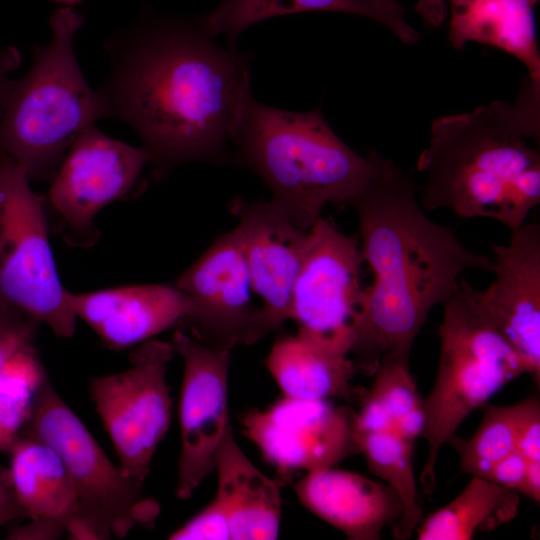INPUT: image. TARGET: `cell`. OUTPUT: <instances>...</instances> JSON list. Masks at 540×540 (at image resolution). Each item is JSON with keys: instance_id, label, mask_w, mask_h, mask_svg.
<instances>
[{"instance_id": "1", "label": "cell", "mask_w": 540, "mask_h": 540, "mask_svg": "<svg viewBox=\"0 0 540 540\" xmlns=\"http://www.w3.org/2000/svg\"><path fill=\"white\" fill-rule=\"evenodd\" d=\"M196 20L155 19L110 37L107 117L139 135L155 181L192 161L230 163L231 138L250 93L249 62L218 46Z\"/></svg>"}, {"instance_id": "2", "label": "cell", "mask_w": 540, "mask_h": 540, "mask_svg": "<svg viewBox=\"0 0 540 540\" xmlns=\"http://www.w3.org/2000/svg\"><path fill=\"white\" fill-rule=\"evenodd\" d=\"M416 193L412 178L377 153L374 173L350 204L363 262L373 272L361 291L350 350L364 375H374L381 357L409 363L430 311L459 290L462 273L493 271L492 260L424 213Z\"/></svg>"}, {"instance_id": "3", "label": "cell", "mask_w": 540, "mask_h": 540, "mask_svg": "<svg viewBox=\"0 0 540 540\" xmlns=\"http://www.w3.org/2000/svg\"><path fill=\"white\" fill-rule=\"evenodd\" d=\"M540 87L529 79L513 104L497 100L436 118L417 169L423 209L490 218L509 229L540 203Z\"/></svg>"}, {"instance_id": "4", "label": "cell", "mask_w": 540, "mask_h": 540, "mask_svg": "<svg viewBox=\"0 0 540 540\" xmlns=\"http://www.w3.org/2000/svg\"><path fill=\"white\" fill-rule=\"evenodd\" d=\"M331 129L319 109L292 112L247 101L231 138V161L254 171L272 201L309 230L322 210L350 206L376 166Z\"/></svg>"}, {"instance_id": "5", "label": "cell", "mask_w": 540, "mask_h": 540, "mask_svg": "<svg viewBox=\"0 0 540 540\" xmlns=\"http://www.w3.org/2000/svg\"><path fill=\"white\" fill-rule=\"evenodd\" d=\"M83 22L72 7L53 13L51 41L33 46L32 67L17 81L0 116V152L11 157L30 182H50L73 141L107 117L73 51V38Z\"/></svg>"}, {"instance_id": "6", "label": "cell", "mask_w": 540, "mask_h": 540, "mask_svg": "<svg viewBox=\"0 0 540 540\" xmlns=\"http://www.w3.org/2000/svg\"><path fill=\"white\" fill-rule=\"evenodd\" d=\"M439 338L436 380L422 404L421 437L428 455L420 481L428 494L435 486L438 453L462 421L508 382L530 372L482 307L478 291L463 279L443 304Z\"/></svg>"}, {"instance_id": "7", "label": "cell", "mask_w": 540, "mask_h": 540, "mask_svg": "<svg viewBox=\"0 0 540 540\" xmlns=\"http://www.w3.org/2000/svg\"><path fill=\"white\" fill-rule=\"evenodd\" d=\"M19 435L47 444L66 467L78 500L76 518L67 531L75 538H124L134 528L149 527L156 521L158 502L144 494L143 484L109 459L57 393L45 370L32 389Z\"/></svg>"}, {"instance_id": "8", "label": "cell", "mask_w": 540, "mask_h": 540, "mask_svg": "<svg viewBox=\"0 0 540 540\" xmlns=\"http://www.w3.org/2000/svg\"><path fill=\"white\" fill-rule=\"evenodd\" d=\"M46 199L0 152V311H15L71 338L76 320L49 240Z\"/></svg>"}, {"instance_id": "9", "label": "cell", "mask_w": 540, "mask_h": 540, "mask_svg": "<svg viewBox=\"0 0 540 540\" xmlns=\"http://www.w3.org/2000/svg\"><path fill=\"white\" fill-rule=\"evenodd\" d=\"M175 354L171 342L144 341L130 352L126 370L92 377L88 384L119 467L141 484L170 426L172 402L167 370Z\"/></svg>"}, {"instance_id": "10", "label": "cell", "mask_w": 540, "mask_h": 540, "mask_svg": "<svg viewBox=\"0 0 540 540\" xmlns=\"http://www.w3.org/2000/svg\"><path fill=\"white\" fill-rule=\"evenodd\" d=\"M363 259L355 237L322 216L309 230L292 292L297 335L346 353L354 339Z\"/></svg>"}, {"instance_id": "11", "label": "cell", "mask_w": 540, "mask_h": 540, "mask_svg": "<svg viewBox=\"0 0 540 540\" xmlns=\"http://www.w3.org/2000/svg\"><path fill=\"white\" fill-rule=\"evenodd\" d=\"M146 164L142 147L111 138L95 125L84 130L68 148L45 197L66 242L93 246L99 239L97 214L132 190Z\"/></svg>"}, {"instance_id": "12", "label": "cell", "mask_w": 540, "mask_h": 540, "mask_svg": "<svg viewBox=\"0 0 540 540\" xmlns=\"http://www.w3.org/2000/svg\"><path fill=\"white\" fill-rule=\"evenodd\" d=\"M174 285L193 306L179 329L203 345L231 351L265 337L236 227L219 236Z\"/></svg>"}, {"instance_id": "13", "label": "cell", "mask_w": 540, "mask_h": 540, "mask_svg": "<svg viewBox=\"0 0 540 540\" xmlns=\"http://www.w3.org/2000/svg\"><path fill=\"white\" fill-rule=\"evenodd\" d=\"M356 412L328 400L283 396L264 409L242 418L244 435L274 466L283 480L296 471L334 467L358 454Z\"/></svg>"}, {"instance_id": "14", "label": "cell", "mask_w": 540, "mask_h": 540, "mask_svg": "<svg viewBox=\"0 0 540 540\" xmlns=\"http://www.w3.org/2000/svg\"><path fill=\"white\" fill-rule=\"evenodd\" d=\"M170 342L184 363L175 495L185 500L214 471L217 451L231 425L227 396L231 355L203 345L181 329Z\"/></svg>"}, {"instance_id": "15", "label": "cell", "mask_w": 540, "mask_h": 540, "mask_svg": "<svg viewBox=\"0 0 540 540\" xmlns=\"http://www.w3.org/2000/svg\"><path fill=\"white\" fill-rule=\"evenodd\" d=\"M230 212L238 220L253 292L262 299L260 318L267 336L291 319L293 287L310 229L298 226L272 200L235 198Z\"/></svg>"}, {"instance_id": "16", "label": "cell", "mask_w": 540, "mask_h": 540, "mask_svg": "<svg viewBox=\"0 0 540 540\" xmlns=\"http://www.w3.org/2000/svg\"><path fill=\"white\" fill-rule=\"evenodd\" d=\"M507 244H494L495 278L479 301L495 326L540 379V225L510 229Z\"/></svg>"}, {"instance_id": "17", "label": "cell", "mask_w": 540, "mask_h": 540, "mask_svg": "<svg viewBox=\"0 0 540 540\" xmlns=\"http://www.w3.org/2000/svg\"><path fill=\"white\" fill-rule=\"evenodd\" d=\"M70 306L111 350H122L180 328L193 310L175 285L140 284L85 293L69 291Z\"/></svg>"}, {"instance_id": "18", "label": "cell", "mask_w": 540, "mask_h": 540, "mask_svg": "<svg viewBox=\"0 0 540 540\" xmlns=\"http://www.w3.org/2000/svg\"><path fill=\"white\" fill-rule=\"evenodd\" d=\"M293 489L305 508L351 540H379L382 530L393 528L403 515L391 487L347 470L306 472Z\"/></svg>"}, {"instance_id": "19", "label": "cell", "mask_w": 540, "mask_h": 540, "mask_svg": "<svg viewBox=\"0 0 540 540\" xmlns=\"http://www.w3.org/2000/svg\"><path fill=\"white\" fill-rule=\"evenodd\" d=\"M7 451L12 486L29 519L9 529L5 538H59L68 531L78 511L77 495L62 460L47 444L20 435Z\"/></svg>"}, {"instance_id": "20", "label": "cell", "mask_w": 540, "mask_h": 540, "mask_svg": "<svg viewBox=\"0 0 540 540\" xmlns=\"http://www.w3.org/2000/svg\"><path fill=\"white\" fill-rule=\"evenodd\" d=\"M215 497L224 507L231 540L277 539L282 498L279 481L266 476L244 454L235 440L232 425L216 454Z\"/></svg>"}, {"instance_id": "21", "label": "cell", "mask_w": 540, "mask_h": 540, "mask_svg": "<svg viewBox=\"0 0 540 540\" xmlns=\"http://www.w3.org/2000/svg\"><path fill=\"white\" fill-rule=\"evenodd\" d=\"M534 0H453L448 39L455 49L473 41L521 61L528 79L540 86V53Z\"/></svg>"}, {"instance_id": "22", "label": "cell", "mask_w": 540, "mask_h": 540, "mask_svg": "<svg viewBox=\"0 0 540 540\" xmlns=\"http://www.w3.org/2000/svg\"><path fill=\"white\" fill-rule=\"evenodd\" d=\"M265 365L283 396L304 400L363 399L353 385L356 373L350 356L297 334L278 338Z\"/></svg>"}, {"instance_id": "23", "label": "cell", "mask_w": 540, "mask_h": 540, "mask_svg": "<svg viewBox=\"0 0 540 540\" xmlns=\"http://www.w3.org/2000/svg\"><path fill=\"white\" fill-rule=\"evenodd\" d=\"M306 12L358 15L386 26L406 45L420 40L419 32L404 15L390 11L377 0H225L200 20L210 36L223 34L229 47H234L240 33L260 21Z\"/></svg>"}, {"instance_id": "24", "label": "cell", "mask_w": 540, "mask_h": 540, "mask_svg": "<svg viewBox=\"0 0 540 540\" xmlns=\"http://www.w3.org/2000/svg\"><path fill=\"white\" fill-rule=\"evenodd\" d=\"M519 492L486 479H472L452 501L425 519L415 531L419 540H468L512 521L519 511Z\"/></svg>"}, {"instance_id": "25", "label": "cell", "mask_w": 540, "mask_h": 540, "mask_svg": "<svg viewBox=\"0 0 540 540\" xmlns=\"http://www.w3.org/2000/svg\"><path fill=\"white\" fill-rule=\"evenodd\" d=\"M356 441L369 471L391 487L401 500L403 515L392 528L394 537L410 538L423 519L412 464L414 442L394 431L360 434Z\"/></svg>"}, {"instance_id": "26", "label": "cell", "mask_w": 540, "mask_h": 540, "mask_svg": "<svg viewBox=\"0 0 540 540\" xmlns=\"http://www.w3.org/2000/svg\"><path fill=\"white\" fill-rule=\"evenodd\" d=\"M371 388L365 392L355 416V434L394 431L396 422L422 408L409 363L381 357Z\"/></svg>"}, {"instance_id": "27", "label": "cell", "mask_w": 540, "mask_h": 540, "mask_svg": "<svg viewBox=\"0 0 540 540\" xmlns=\"http://www.w3.org/2000/svg\"><path fill=\"white\" fill-rule=\"evenodd\" d=\"M525 400L510 406L488 404L475 433L468 439L453 434L447 441L458 453L461 472L482 477L489 467L516 446Z\"/></svg>"}, {"instance_id": "28", "label": "cell", "mask_w": 540, "mask_h": 540, "mask_svg": "<svg viewBox=\"0 0 540 540\" xmlns=\"http://www.w3.org/2000/svg\"><path fill=\"white\" fill-rule=\"evenodd\" d=\"M40 322L15 311H0V374L33 348Z\"/></svg>"}, {"instance_id": "29", "label": "cell", "mask_w": 540, "mask_h": 540, "mask_svg": "<svg viewBox=\"0 0 540 540\" xmlns=\"http://www.w3.org/2000/svg\"><path fill=\"white\" fill-rule=\"evenodd\" d=\"M35 383L20 380L9 390L0 391V450L7 451L18 437L29 412Z\"/></svg>"}, {"instance_id": "30", "label": "cell", "mask_w": 540, "mask_h": 540, "mask_svg": "<svg viewBox=\"0 0 540 540\" xmlns=\"http://www.w3.org/2000/svg\"><path fill=\"white\" fill-rule=\"evenodd\" d=\"M171 540H229L231 532L226 511L214 497L201 511L173 531Z\"/></svg>"}, {"instance_id": "31", "label": "cell", "mask_w": 540, "mask_h": 540, "mask_svg": "<svg viewBox=\"0 0 540 540\" xmlns=\"http://www.w3.org/2000/svg\"><path fill=\"white\" fill-rule=\"evenodd\" d=\"M515 449L527 460L540 461V405L536 397L525 400Z\"/></svg>"}, {"instance_id": "32", "label": "cell", "mask_w": 540, "mask_h": 540, "mask_svg": "<svg viewBox=\"0 0 540 540\" xmlns=\"http://www.w3.org/2000/svg\"><path fill=\"white\" fill-rule=\"evenodd\" d=\"M526 464L527 459L515 449L493 463L480 478L514 489L521 493L526 472Z\"/></svg>"}, {"instance_id": "33", "label": "cell", "mask_w": 540, "mask_h": 540, "mask_svg": "<svg viewBox=\"0 0 540 540\" xmlns=\"http://www.w3.org/2000/svg\"><path fill=\"white\" fill-rule=\"evenodd\" d=\"M28 519L15 495L9 469L0 466V528L13 521Z\"/></svg>"}, {"instance_id": "34", "label": "cell", "mask_w": 540, "mask_h": 540, "mask_svg": "<svg viewBox=\"0 0 540 540\" xmlns=\"http://www.w3.org/2000/svg\"><path fill=\"white\" fill-rule=\"evenodd\" d=\"M21 63V53L14 46L0 48V116L6 109L16 88L17 81L9 78Z\"/></svg>"}, {"instance_id": "35", "label": "cell", "mask_w": 540, "mask_h": 540, "mask_svg": "<svg viewBox=\"0 0 540 540\" xmlns=\"http://www.w3.org/2000/svg\"><path fill=\"white\" fill-rule=\"evenodd\" d=\"M448 0H419L416 4V12L422 19L433 27L441 25L447 17ZM452 2L453 0H449Z\"/></svg>"}, {"instance_id": "36", "label": "cell", "mask_w": 540, "mask_h": 540, "mask_svg": "<svg viewBox=\"0 0 540 540\" xmlns=\"http://www.w3.org/2000/svg\"><path fill=\"white\" fill-rule=\"evenodd\" d=\"M522 494L537 504L540 502V461L527 460Z\"/></svg>"}, {"instance_id": "37", "label": "cell", "mask_w": 540, "mask_h": 540, "mask_svg": "<svg viewBox=\"0 0 540 540\" xmlns=\"http://www.w3.org/2000/svg\"><path fill=\"white\" fill-rule=\"evenodd\" d=\"M382 5H384L386 8H388L390 11L404 15V9L403 7L396 1V0H377Z\"/></svg>"}, {"instance_id": "38", "label": "cell", "mask_w": 540, "mask_h": 540, "mask_svg": "<svg viewBox=\"0 0 540 540\" xmlns=\"http://www.w3.org/2000/svg\"><path fill=\"white\" fill-rule=\"evenodd\" d=\"M56 3L62 4L67 7H74L75 5L80 4L83 0H53Z\"/></svg>"}, {"instance_id": "39", "label": "cell", "mask_w": 540, "mask_h": 540, "mask_svg": "<svg viewBox=\"0 0 540 540\" xmlns=\"http://www.w3.org/2000/svg\"><path fill=\"white\" fill-rule=\"evenodd\" d=\"M539 0H534L535 3H537Z\"/></svg>"}]
</instances>
